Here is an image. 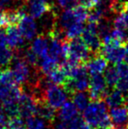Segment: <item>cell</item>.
Wrapping results in <instances>:
<instances>
[{
  "label": "cell",
  "mask_w": 128,
  "mask_h": 129,
  "mask_svg": "<svg viewBox=\"0 0 128 129\" xmlns=\"http://www.w3.org/2000/svg\"><path fill=\"white\" fill-rule=\"evenodd\" d=\"M83 119L92 128L104 129L111 126V120L108 113V105L105 101H91L83 111Z\"/></svg>",
  "instance_id": "obj_1"
},
{
  "label": "cell",
  "mask_w": 128,
  "mask_h": 129,
  "mask_svg": "<svg viewBox=\"0 0 128 129\" xmlns=\"http://www.w3.org/2000/svg\"><path fill=\"white\" fill-rule=\"evenodd\" d=\"M68 97V93L63 86L51 85L44 91L43 101L54 109H60L65 103Z\"/></svg>",
  "instance_id": "obj_2"
},
{
  "label": "cell",
  "mask_w": 128,
  "mask_h": 129,
  "mask_svg": "<svg viewBox=\"0 0 128 129\" xmlns=\"http://www.w3.org/2000/svg\"><path fill=\"white\" fill-rule=\"evenodd\" d=\"M93 55L82 39L70 40L68 43V57L79 63H87Z\"/></svg>",
  "instance_id": "obj_3"
},
{
  "label": "cell",
  "mask_w": 128,
  "mask_h": 129,
  "mask_svg": "<svg viewBox=\"0 0 128 129\" xmlns=\"http://www.w3.org/2000/svg\"><path fill=\"white\" fill-rule=\"evenodd\" d=\"M34 69L35 68L30 66L23 58L14 56V59L12 61V70L13 72V75L15 77L18 84H27L31 80Z\"/></svg>",
  "instance_id": "obj_4"
},
{
  "label": "cell",
  "mask_w": 128,
  "mask_h": 129,
  "mask_svg": "<svg viewBox=\"0 0 128 129\" xmlns=\"http://www.w3.org/2000/svg\"><path fill=\"white\" fill-rule=\"evenodd\" d=\"M82 37L93 55L100 54L102 40L97 34V25L96 23H89L82 32Z\"/></svg>",
  "instance_id": "obj_5"
},
{
  "label": "cell",
  "mask_w": 128,
  "mask_h": 129,
  "mask_svg": "<svg viewBox=\"0 0 128 129\" xmlns=\"http://www.w3.org/2000/svg\"><path fill=\"white\" fill-rule=\"evenodd\" d=\"M38 102L31 93L23 90L22 95L19 100V116L24 119L37 114Z\"/></svg>",
  "instance_id": "obj_6"
},
{
  "label": "cell",
  "mask_w": 128,
  "mask_h": 129,
  "mask_svg": "<svg viewBox=\"0 0 128 129\" xmlns=\"http://www.w3.org/2000/svg\"><path fill=\"white\" fill-rule=\"evenodd\" d=\"M108 85L105 82V79L102 75H94L91 76L90 79V89L89 94L91 99L92 101L101 100L104 99L108 90Z\"/></svg>",
  "instance_id": "obj_7"
},
{
  "label": "cell",
  "mask_w": 128,
  "mask_h": 129,
  "mask_svg": "<svg viewBox=\"0 0 128 129\" xmlns=\"http://www.w3.org/2000/svg\"><path fill=\"white\" fill-rule=\"evenodd\" d=\"M48 55L58 63H62L68 56V43L66 41L50 39Z\"/></svg>",
  "instance_id": "obj_8"
},
{
  "label": "cell",
  "mask_w": 128,
  "mask_h": 129,
  "mask_svg": "<svg viewBox=\"0 0 128 129\" xmlns=\"http://www.w3.org/2000/svg\"><path fill=\"white\" fill-rule=\"evenodd\" d=\"M25 5L26 12H29L32 18L40 19L47 12L51 11L55 5L48 3L45 0H30L25 4Z\"/></svg>",
  "instance_id": "obj_9"
},
{
  "label": "cell",
  "mask_w": 128,
  "mask_h": 129,
  "mask_svg": "<svg viewBox=\"0 0 128 129\" xmlns=\"http://www.w3.org/2000/svg\"><path fill=\"white\" fill-rule=\"evenodd\" d=\"M109 115L111 123L117 129H125L128 126V108L125 105L111 108Z\"/></svg>",
  "instance_id": "obj_10"
},
{
  "label": "cell",
  "mask_w": 128,
  "mask_h": 129,
  "mask_svg": "<svg viewBox=\"0 0 128 129\" xmlns=\"http://www.w3.org/2000/svg\"><path fill=\"white\" fill-rule=\"evenodd\" d=\"M86 68L91 76L101 75L108 68V61L102 54H94L86 63Z\"/></svg>",
  "instance_id": "obj_11"
},
{
  "label": "cell",
  "mask_w": 128,
  "mask_h": 129,
  "mask_svg": "<svg viewBox=\"0 0 128 129\" xmlns=\"http://www.w3.org/2000/svg\"><path fill=\"white\" fill-rule=\"evenodd\" d=\"M19 29L24 39L27 41H31L36 36L38 33V26L36 22L32 17L26 15L21 19L19 23Z\"/></svg>",
  "instance_id": "obj_12"
},
{
  "label": "cell",
  "mask_w": 128,
  "mask_h": 129,
  "mask_svg": "<svg viewBox=\"0 0 128 129\" xmlns=\"http://www.w3.org/2000/svg\"><path fill=\"white\" fill-rule=\"evenodd\" d=\"M6 37L7 44L13 49H19L22 48L25 44L24 37L21 34L19 29L16 26H8L6 28Z\"/></svg>",
  "instance_id": "obj_13"
},
{
  "label": "cell",
  "mask_w": 128,
  "mask_h": 129,
  "mask_svg": "<svg viewBox=\"0 0 128 129\" xmlns=\"http://www.w3.org/2000/svg\"><path fill=\"white\" fill-rule=\"evenodd\" d=\"M104 101L108 107H110L111 109L125 105L127 102L124 93L118 90V89L109 90L104 97Z\"/></svg>",
  "instance_id": "obj_14"
},
{
  "label": "cell",
  "mask_w": 128,
  "mask_h": 129,
  "mask_svg": "<svg viewBox=\"0 0 128 129\" xmlns=\"http://www.w3.org/2000/svg\"><path fill=\"white\" fill-rule=\"evenodd\" d=\"M30 48H32V51L39 56V59L48 55V54L49 44H48L47 36L44 35V34H39V36H37L33 40Z\"/></svg>",
  "instance_id": "obj_15"
},
{
  "label": "cell",
  "mask_w": 128,
  "mask_h": 129,
  "mask_svg": "<svg viewBox=\"0 0 128 129\" xmlns=\"http://www.w3.org/2000/svg\"><path fill=\"white\" fill-rule=\"evenodd\" d=\"M78 112L75 105L71 101H67L66 103L59 109V112L57 113L59 120L61 121H70L72 119L78 117Z\"/></svg>",
  "instance_id": "obj_16"
},
{
  "label": "cell",
  "mask_w": 128,
  "mask_h": 129,
  "mask_svg": "<svg viewBox=\"0 0 128 129\" xmlns=\"http://www.w3.org/2000/svg\"><path fill=\"white\" fill-rule=\"evenodd\" d=\"M37 115L51 125L55 120L56 112H55V109L52 108L48 104L45 102H39L37 108Z\"/></svg>",
  "instance_id": "obj_17"
},
{
  "label": "cell",
  "mask_w": 128,
  "mask_h": 129,
  "mask_svg": "<svg viewBox=\"0 0 128 129\" xmlns=\"http://www.w3.org/2000/svg\"><path fill=\"white\" fill-rule=\"evenodd\" d=\"M72 101L79 112L84 111L91 103V97L89 92L77 91L71 95Z\"/></svg>",
  "instance_id": "obj_18"
},
{
  "label": "cell",
  "mask_w": 128,
  "mask_h": 129,
  "mask_svg": "<svg viewBox=\"0 0 128 129\" xmlns=\"http://www.w3.org/2000/svg\"><path fill=\"white\" fill-rule=\"evenodd\" d=\"M76 22L77 20L75 17L73 9L72 10H64L58 16V26L64 32L68 27Z\"/></svg>",
  "instance_id": "obj_19"
},
{
  "label": "cell",
  "mask_w": 128,
  "mask_h": 129,
  "mask_svg": "<svg viewBox=\"0 0 128 129\" xmlns=\"http://www.w3.org/2000/svg\"><path fill=\"white\" fill-rule=\"evenodd\" d=\"M18 85L12 70L0 69V89H6Z\"/></svg>",
  "instance_id": "obj_20"
},
{
  "label": "cell",
  "mask_w": 128,
  "mask_h": 129,
  "mask_svg": "<svg viewBox=\"0 0 128 129\" xmlns=\"http://www.w3.org/2000/svg\"><path fill=\"white\" fill-rule=\"evenodd\" d=\"M57 64H58V62L56 61H55L49 55H47L39 59L38 69L43 75L48 76V74L51 73L54 70L57 68Z\"/></svg>",
  "instance_id": "obj_21"
},
{
  "label": "cell",
  "mask_w": 128,
  "mask_h": 129,
  "mask_svg": "<svg viewBox=\"0 0 128 129\" xmlns=\"http://www.w3.org/2000/svg\"><path fill=\"white\" fill-rule=\"evenodd\" d=\"M48 78L53 84L55 85H60V86H63L64 83L68 80V76H67L66 72L63 69L61 68H56L55 70H54L51 73H49L48 76Z\"/></svg>",
  "instance_id": "obj_22"
},
{
  "label": "cell",
  "mask_w": 128,
  "mask_h": 129,
  "mask_svg": "<svg viewBox=\"0 0 128 129\" xmlns=\"http://www.w3.org/2000/svg\"><path fill=\"white\" fill-rule=\"evenodd\" d=\"M97 25V34H98L101 40L111 35V31H112L111 26H113V23L111 22V19L104 18Z\"/></svg>",
  "instance_id": "obj_23"
},
{
  "label": "cell",
  "mask_w": 128,
  "mask_h": 129,
  "mask_svg": "<svg viewBox=\"0 0 128 129\" xmlns=\"http://www.w3.org/2000/svg\"><path fill=\"white\" fill-rule=\"evenodd\" d=\"M104 77L105 79V82L109 88H114L115 86H117L118 80H119V76H118V70H117V67H108L105 71H104Z\"/></svg>",
  "instance_id": "obj_24"
},
{
  "label": "cell",
  "mask_w": 128,
  "mask_h": 129,
  "mask_svg": "<svg viewBox=\"0 0 128 129\" xmlns=\"http://www.w3.org/2000/svg\"><path fill=\"white\" fill-rule=\"evenodd\" d=\"M49 123L41 119L39 116H32L26 119V129H48Z\"/></svg>",
  "instance_id": "obj_25"
},
{
  "label": "cell",
  "mask_w": 128,
  "mask_h": 129,
  "mask_svg": "<svg viewBox=\"0 0 128 129\" xmlns=\"http://www.w3.org/2000/svg\"><path fill=\"white\" fill-rule=\"evenodd\" d=\"M14 59V52L12 48H4L0 49V69L5 68L12 62Z\"/></svg>",
  "instance_id": "obj_26"
},
{
  "label": "cell",
  "mask_w": 128,
  "mask_h": 129,
  "mask_svg": "<svg viewBox=\"0 0 128 129\" xmlns=\"http://www.w3.org/2000/svg\"><path fill=\"white\" fill-rule=\"evenodd\" d=\"M83 25L82 23L76 22L71 26L68 27L67 30H65V35L67 40H74L78 38L83 32Z\"/></svg>",
  "instance_id": "obj_27"
},
{
  "label": "cell",
  "mask_w": 128,
  "mask_h": 129,
  "mask_svg": "<svg viewBox=\"0 0 128 129\" xmlns=\"http://www.w3.org/2000/svg\"><path fill=\"white\" fill-rule=\"evenodd\" d=\"M112 23L114 28L128 31V13L124 12L119 15L116 16L115 19H113Z\"/></svg>",
  "instance_id": "obj_28"
},
{
  "label": "cell",
  "mask_w": 128,
  "mask_h": 129,
  "mask_svg": "<svg viewBox=\"0 0 128 129\" xmlns=\"http://www.w3.org/2000/svg\"><path fill=\"white\" fill-rule=\"evenodd\" d=\"M73 12L77 22L79 23H83L89 17V12L87 11V8H85L82 5H78V6L75 7L73 9Z\"/></svg>",
  "instance_id": "obj_29"
},
{
  "label": "cell",
  "mask_w": 128,
  "mask_h": 129,
  "mask_svg": "<svg viewBox=\"0 0 128 129\" xmlns=\"http://www.w3.org/2000/svg\"><path fill=\"white\" fill-rule=\"evenodd\" d=\"M9 127L10 129H25L26 128V121L20 116L9 119Z\"/></svg>",
  "instance_id": "obj_30"
},
{
  "label": "cell",
  "mask_w": 128,
  "mask_h": 129,
  "mask_svg": "<svg viewBox=\"0 0 128 129\" xmlns=\"http://www.w3.org/2000/svg\"><path fill=\"white\" fill-rule=\"evenodd\" d=\"M57 5L63 10H72L76 7L78 1L77 0H56Z\"/></svg>",
  "instance_id": "obj_31"
},
{
  "label": "cell",
  "mask_w": 128,
  "mask_h": 129,
  "mask_svg": "<svg viewBox=\"0 0 128 129\" xmlns=\"http://www.w3.org/2000/svg\"><path fill=\"white\" fill-rule=\"evenodd\" d=\"M117 70H118L119 80H125L128 81V64L125 62H120L117 65Z\"/></svg>",
  "instance_id": "obj_32"
},
{
  "label": "cell",
  "mask_w": 128,
  "mask_h": 129,
  "mask_svg": "<svg viewBox=\"0 0 128 129\" xmlns=\"http://www.w3.org/2000/svg\"><path fill=\"white\" fill-rule=\"evenodd\" d=\"M0 129H10L9 118L2 112H0Z\"/></svg>",
  "instance_id": "obj_33"
},
{
  "label": "cell",
  "mask_w": 128,
  "mask_h": 129,
  "mask_svg": "<svg viewBox=\"0 0 128 129\" xmlns=\"http://www.w3.org/2000/svg\"><path fill=\"white\" fill-rule=\"evenodd\" d=\"M5 26H8L6 10H5L3 8H0V28H2V27H4Z\"/></svg>",
  "instance_id": "obj_34"
},
{
  "label": "cell",
  "mask_w": 128,
  "mask_h": 129,
  "mask_svg": "<svg viewBox=\"0 0 128 129\" xmlns=\"http://www.w3.org/2000/svg\"><path fill=\"white\" fill-rule=\"evenodd\" d=\"M7 44V37H6V33L2 28H0V49L5 48Z\"/></svg>",
  "instance_id": "obj_35"
},
{
  "label": "cell",
  "mask_w": 128,
  "mask_h": 129,
  "mask_svg": "<svg viewBox=\"0 0 128 129\" xmlns=\"http://www.w3.org/2000/svg\"><path fill=\"white\" fill-rule=\"evenodd\" d=\"M91 1V3L92 4L93 7H96L97 5H99L101 3H102L103 0H90Z\"/></svg>",
  "instance_id": "obj_36"
},
{
  "label": "cell",
  "mask_w": 128,
  "mask_h": 129,
  "mask_svg": "<svg viewBox=\"0 0 128 129\" xmlns=\"http://www.w3.org/2000/svg\"><path fill=\"white\" fill-rule=\"evenodd\" d=\"M80 129H93L92 127H91V126H89V125L87 124V123H84L83 125H82V126H81V128Z\"/></svg>",
  "instance_id": "obj_37"
},
{
  "label": "cell",
  "mask_w": 128,
  "mask_h": 129,
  "mask_svg": "<svg viewBox=\"0 0 128 129\" xmlns=\"http://www.w3.org/2000/svg\"><path fill=\"white\" fill-rule=\"evenodd\" d=\"M125 60L126 61V63L128 64V44L125 45Z\"/></svg>",
  "instance_id": "obj_38"
},
{
  "label": "cell",
  "mask_w": 128,
  "mask_h": 129,
  "mask_svg": "<svg viewBox=\"0 0 128 129\" xmlns=\"http://www.w3.org/2000/svg\"><path fill=\"white\" fill-rule=\"evenodd\" d=\"M125 12L128 13V2H125Z\"/></svg>",
  "instance_id": "obj_39"
},
{
  "label": "cell",
  "mask_w": 128,
  "mask_h": 129,
  "mask_svg": "<svg viewBox=\"0 0 128 129\" xmlns=\"http://www.w3.org/2000/svg\"><path fill=\"white\" fill-rule=\"evenodd\" d=\"M2 104V92H1V90H0V105Z\"/></svg>",
  "instance_id": "obj_40"
},
{
  "label": "cell",
  "mask_w": 128,
  "mask_h": 129,
  "mask_svg": "<svg viewBox=\"0 0 128 129\" xmlns=\"http://www.w3.org/2000/svg\"><path fill=\"white\" fill-rule=\"evenodd\" d=\"M19 1H21V2H22L23 4H26V3H27L28 1H30V0H19Z\"/></svg>",
  "instance_id": "obj_41"
},
{
  "label": "cell",
  "mask_w": 128,
  "mask_h": 129,
  "mask_svg": "<svg viewBox=\"0 0 128 129\" xmlns=\"http://www.w3.org/2000/svg\"><path fill=\"white\" fill-rule=\"evenodd\" d=\"M104 129H117L116 127H114V126H110V127L108 128H104Z\"/></svg>",
  "instance_id": "obj_42"
},
{
  "label": "cell",
  "mask_w": 128,
  "mask_h": 129,
  "mask_svg": "<svg viewBox=\"0 0 128 129\" xmlns=\"http://www.w3.org/2000/svg\"><path fill=\"white\" fill-rule=\"evenodd\" d=\"M45 1L48 2V3H51V1H52V0H45ZM51 4H52V3H51Z\"/></svg>",
  "instance_id": "obj_43"
},
{
  "label": "cell",
  "mask_w": 128,
  "mask_h": 129,
  "mask_svg": "<svg viewBox=\"0 0 128 129\" xmlns=\"http://www.w3.org/2000/svg\"><path fill=\"white\" fill-rule=\"evenodd\" d=\"M117 1H120V2H124V0H117Z\"/></svg>",
  "instance_id": "obj_44"
},
{
  "label": "cell",
  "mask_w": 128,
  "mask_h": 129,
  "mask_svg": "<svg viewBox=\"0 0 128 129\" xmlns=\"http://www.w3.org/2000/svg\"><path fill=\"white\" fill-rule=\"evenodd\" d=\"M125 129H128V126H126V127H125Z\"/></svg>",
  "instance_id": "obj_45"
}]
</instances>
